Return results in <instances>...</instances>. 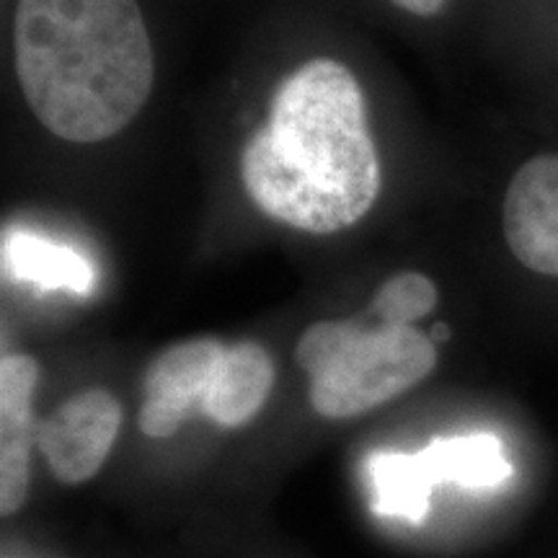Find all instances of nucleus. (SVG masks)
<instances>
[{"label": "nucleus", "mask_w": 558, "mask_h": 558, "mask_svg": "<svg viewBox=\"0 0 558 558\" xmlns=\"http://www.w3.org/2000/svg\"><path fill=\"white\" fill-rule=\"evenodd\" d=\"M311 378V407L326 418H352L401 396L437 365V344L414 326L369 316L318 320L295 349Z\"/></svg>", "instance_id": "7ed1b4c3"}, {"label": "nucleus", "mask_w": 558, "mask_h": 558, "mask_svg": "<svg viewBox=\"0 0 558 558\" xmlns=\"http://www.w3.org/2000/svg\"><path fill=\"white\" fill-rule=\"evenodd\" d=\"M507 246L538 275L558 277V153L520 166L505 194Z\"/></svg>", "instance_id": "423d86ee"}, {"label": "nucleus", "mask_w": 558, "mask_h": 558, "mask_svg": "<svg viewBox=\"0 0 558 558\" xmlns=\"http://www.w3.org/2000/svg\"><path fill=\"white\" fill-rule=\"evenodd\" d=\"M435 305V282L418 271H401L383 284L365 316L390 326H414V320L429 316Z\"/></svg>", "instance_id": "f8f14e48"}, {"label": "nucleus", "mask_w": 558, "mask_h": 558, "mask_svg": "<svg viewBox=\"0 0 558 558\" xmlns=\"http://www.w3.org/2000/svg\"><path fill=\"white\" fill-rule=\"evenodd\" d=\"M424 469L439 484H458L465 488H497L512 478V463L505 456V445L497 435L435 437L418 450Z\"/></svg>", "instance_id": "9d476101"}, {"label": "nucleus", "mask_w": 558, "mask_h": 558, "mask_svg": "<svg viewBox=\"0 0 558 558\" xmlns=\"http://www.w3.org/2000/svg\"><path fill=\"white\" fill-rule=\"evenodd\" d=\"M226 347L213 337L186 339L163 349L150 362L143 383L145 401L137 416L143 435L153 439L177 435L186 418L202 411Z\"/></svg>", "instance_id": "39448f33"}, {"label": "nucleus", "mask_w": 558, "mask_h": 558, "mask_svg": "<svg viewBox=\"0 0 558 558\" xmlns=\"http://www.w3.org/2000/svg\"><path fill=\"white\" fill-rule=\"evenodd\" d=\"M241 181L264 215L305 233H339L365 218L380 160L352 70L316 58L279 83L267 124L243 145Z\"/></svg>", "instance_id": "f257e3e1"}, {"label": "nucleus", "mask_w": 558, "mask_h": 558, "mask_svg": "<svg viewBox=\"0 0 558 558\" xmlns=\"http://www.w3.org/2000/svg\"><path fill=\"white\" fill-rule=\"evenodd\" d=\"M390 3L414 13V16H435V13L445 5V0H390Z\"/></svg>", "instance_id": "ddd939ff"}, {"label": "nucleus", "mask_w": 558, "mask_h": 558, "mask_svg": "<svg viewBox=\"0 0 558 558\" xmlns=\"http://www.w3.org/2000/svg\"><path fill=\"white\" fill-rule=\"evenodd\" d=\"M120 427V401L109 390L88 388L37 422V448L54 478L75 486L101 471Z\"/></svg>", "instance_id": "20e7f679"}, {"label": "nucleus", "mask_w": 558, "mask_h": 558, "mask_svg": "<svg viewBox=\"0 0 558 558\" xmlns=\"http://www.w3.org/2000/svg\"><path fill=\"white\" fill-rule=\"evenodd\" d=\"M13 58L34 117L68 143L120 135L156 81L137 0H19Z\"/></svg>", "instance_id": "f03ea898"}, {"label": "nucleus", "mask_w": 558, "mask_h": 558, "mask_svg": "<svg viewBox=\"0 0 558 558\" xmlns=\"http://www.w3.org/2000/svg\"><path fill=\"white\" fill-rule=\"evenodd\" d=\"M3 275L13 282H29L41 290H68L75 295H88L96 284L94 267L78 251L19 230L3 235Z\"/></svg>", "instance_id": "1a4fd4ad"}, {"label": "nucleus", "mask_w": 558, "mask_h": 558, "mask_svg": "<svg viewBox=\"0 0 558 558\" xmlns=\"http://www.w3.org/2000/svg\"><path fill=\"white\" fill-rule=\"evenodd\" d=\"M39 362L29 354H5L0 362V512L16 514L29 494L34 424V388Z\"/></svg>", "instance_id": "0eeeda50"}, {"label": "nucleus", "mask_w": 558, "mask_h": 558, "mask_svg": "<svg viewBox=\"0 0 558 558\" xmlns=\"http://www.w3.org/2000/svg\"><path fill=\"white\" fill-rule=\"evenodd\" d=\"M450 337V331H448V326H442V324H437L435 329H432V333H429V339L435 341V344H439V341H445Z\"/></svg>", "instance_id": "4468645a"}, {"label": "nucleus", "mask_w": 558, "mask_h": 558, "mask_svg": "<svg viewBox=\"0 0 558 558\" xmlns=\"http://www.w3.org/2000/svg\"><path fill=\"white\" fill-rule=\"evenodd\" d=\"M365 473L375 512L411 525L427 520L435 481L418 452L378 450L365 460Z\"/></svg>", "instance_id": "9b49d317"}, {"label": "nucleus", "mask_w": 558, "mask_h": 558, "mask_svg": "<svg viewBox=\"0 0 558 558\" xmlns=\"http://www.w3.org/2000/svg\"><path fill=\"white\" fill-rule=\"evenodd\" d=\"M271 388L275 362L267 349L256 341H235L226 347L202 414L220 427H241L264 409Z\"/></svg>", "instance_id": "6e6552de"}]
</instances>
